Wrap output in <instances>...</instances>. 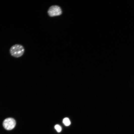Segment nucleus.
I'll use <instances>...</instances> for the list:
<instances>
[{
    "label": "nucleus",
    "mask_w": 134,
    "mask_h": 134,
    "mask_svg": "<svg viewBox=\"0 0 134 134\" xmlns=\"http://www.w3.org/2000/svg\"><path fill=\"white\" fill-rule=\"evenodd\" d=\"M9 51L11 56L15 58H18L21 57L23 55L25 49L23 46L21 45L16 44L11 47Z\"/></svg>",
    "instance_id": "obj_1"
},
{
    "label": "nucleus",
    "mask_w": 134,
    "mask_h": 134,
    "mask_svg": "<svg viewBox=\"0 0 134 134\" xmlns=\"http://www.w3.org/2000/svg\"><path fill=\"white\" fill-rule=\"evenodd\" d=\"M62 10L61 7L57 5L51 6L47 11L48 15L51 17L60 16L62 14Z\"/></svg>",
    "instance_id": "obj_2"
},
{
    "label": "nucleus",
    "mask_w": 134,
    "mask_h": 134,
    "mask_svg": "<svg viewBox=\"0 0 134 134\" xmlns=\"http://www.w3.org/2000/svg\"><path fill=\"white\" fill-rule=\"evenodd\" d=\"M16 124L15 120L12 118H8L5 119L3 121L2 125L5 130H10L13 129Z\"/></svg>",
    "instance_id": "obj_3"
},
{
    "label": "nucleus",
    "mask_w": 134,
    "mask_h": 134,
    "mask_svg": "<svg viewBox=\"0 0 134 134\" xmlns=\"http://www.w3.org/2000/svg\"><path fill=\"white\" fill-rule=\"evenodd\" d=\"M63 122L64 124L67 126H69L70 124V121L67 118H64L63 119Z\"/></svg>",
    "instance_id": "obj_4"
},
{
    "label": "nucleus",
    "mask_w": 134,
    "mask_h": 134,
    "mask_svg": "<svg viewBox=\"0 0 134 134\" xmlns=\"http://www.w3.org/2000/svg\"><path fill=\"white\" fill-rule=\"evenodd\" d=\"M55 128L58 132H59L61 130V127L58 125H56L55 126Z\"/></svg>",
    "instance_id": "obj_5"
}]
</instances>
